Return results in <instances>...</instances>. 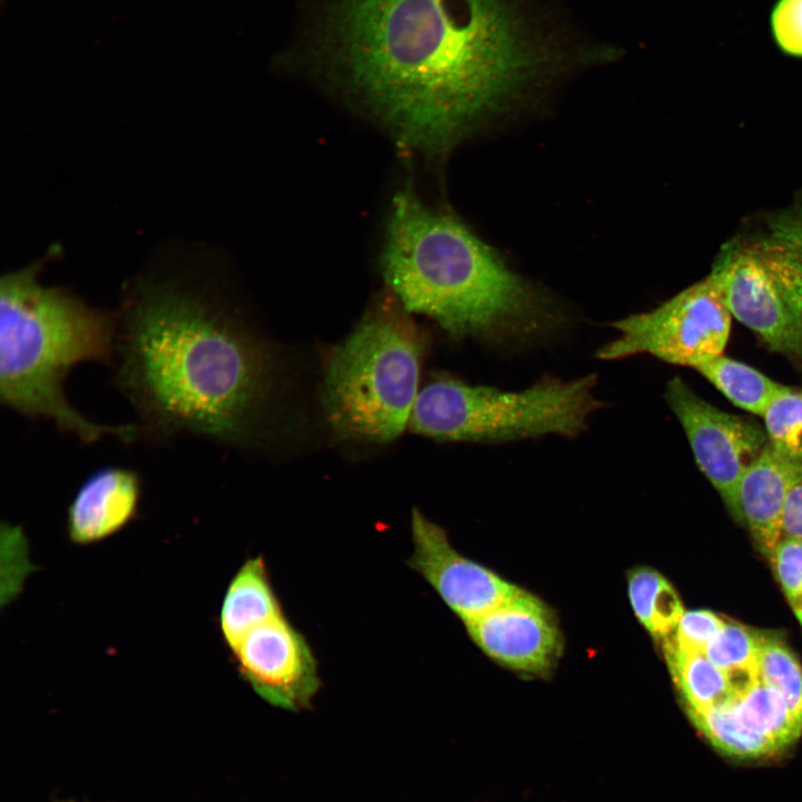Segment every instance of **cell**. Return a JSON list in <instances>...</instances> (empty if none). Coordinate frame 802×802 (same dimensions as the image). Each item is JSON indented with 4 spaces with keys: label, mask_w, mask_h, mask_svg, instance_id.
<instances>
[{
    "label": "cell",
    "mask_w": 802,
    "mask_h": 802,
    "mask_svg": "<svg viewBox=\"0 0 802 802\" xmlns=\"http://www.w3.org/2000/svg\"><path fill=\"white\" fill-rule=\"evenodd\" d=\"M316 53L399 144L444 156L538 67L503 0H326Z\"/></svg>",
    "instance_id": "cell-1"
},
{
    "label": "cell",
    "mask_w": 802,
    "mask_h": 802,
    "mask_svg": "<svg viewBox=\"0 0 802 802\" xmlns=\"http://www.w3.org/2000/svg\"><path fill=\"white\" fill-rule=\"evenodd\" d=\"M205 248L151 261L123 286L114 384L151 446L180 438L254 440L271 387L268 356L228 303Z\"/></svg>",
    "instance_id": "cell-2"
},
{
    "label": "cell",
    "mask_w": 802,
    "mask_h": 802,
    "mask_svg": "<svg viewBox=\"0 0 802 802\" xmlns=\"http://www.w3.org/2000/svg\"><path fill=\"white\" fill-rule=\"evenodd\" d=\"M381 263L402 307L456 339L526 343L560 321L541 291L459 218L428 206L409 187L392 199Z\"/></svg>",
    "instance_id": "cell-3"
},
{
    "label": "cell",
    "mask_w": 802,
    "mask_h": 802,
    "mask_svg": "<svg viewBox=\"0 0 802 802\" xmlns=\"http://www.w3.org/2000/svg\"><path fill=\"white\" fill-rule=\"evenodd\" d=\"M40 268L32 263L1 277V404L28 419L49 420L84 443L106 436L135 441L136 423L91 421L69 403L63 389L79 363L113 368L116 312L90 305L68 287L42 284Z\"/></svg>",
    "instance_id": "cell-4"
},
{
    "label": "cell",
    "mask_w": 802,
    "mask_h": 802,
    "mask_svg": "<svg viewBox=\"0 0 802 802\" xmlns=\"http://www.w3.org/2000/svg\"><path fill=\"white\" fill-rule=\"evenodd\" d=\"M404 312L401 304L383 297L333 350L322 402L338 433L382 443L410 424L423 345Z\"/></svg>",
    "instance_id": "cell-5"
},
{
    "label": "cell",
    "mask_w": 802,
    "mask_h": 802,
    "mask_svg": "<svg viewBox=\"0 0 802 802\" xmlns=\"http://www.w3.org/2000/svg\"><path fill=\"white\" fill-rule=\"evenodd\" d=\"M595 375L565 381L546 376L503 391L438 379L420 389L410 427L438 440L502 442L545 434L576 437L600 403Z\"/></svg>",
    "instance_id": "cell-6"
},
{
    "label": "cell",
    "mask_w": 802,
    "mask_h": 802,
    "mask_svg": "<svg viewBox=\"0 0 802 802\" xmlns=\"http://www.w3.org/2000/svg\"><path fill=\"white\" fill-rule=\"evenodd\" d=\"M731 315L773 351L802 362V260L783 241L737 237L712 271Z\"/></svg>",
    "instance_id": "cell-7"
},
{
    "label": "cell",
    "mask_w": 802,
    "mask_h": 802,
    "mask_svg": "<svg viewBox=\"0 0 802 802\" xmlns=\"http://www.w3.org/2000/svg\"><path fill=\"white\" fill-rule=\"evenodd\" d=\"M731 317L721 283L711 272L656 309L614 322L618 335L600 348L597 356L617 360L646 353L695 369L723 354Z\"/></svg>",
    "instance_id": "cell-8"
},
{
    "label": "cell",
    "mask_w": 802,
    "mask_h": 802,
    "mask_svg": "<svg viewBox=\"0 0 802 802\" xmlns=\"http://www.w3.org/2000/svg\"><path fill=\"white\" fill-rule=\"evenodd\" d=\"M665 398L686 434L697 467L736 517L737 488L767 444L765 430L712 405L678 376L667 382Z\"/></svg>",
    "instance_id": "cell-9"
},
{
    "label": "cell",
    "mask_w": 802,
    "mask_h": 802,
    "mask_svg": "<svg viewBox=\"0 0 802 802\" xmlns=\"http://www.w3.org/2000/svg\"><path fill=\"white\" fill-rule=\"evenodd\" d=\"M241 676L268 704L309 708L321 687L316 657L285 615L253 628L231 651Z\"/></svg>",
    "instance_id": "cell-10"
},
{
    "label": "cell",
    "mask_w": 802,
    "mask_h": 802,
    "mask_svg": "<svg viewBox=\"0 0 802 802\" xmlns=\"http://www.w3.org/2000/svg\"><path fill=\"white\" fill-rule=\"evenodd\" d=\"M413 552L408 566L419 574L464 623L500 605L519 587L458 552L443 528L419 509L411 512Z\"/></svg>",
    "instance_id": "cell-11"
},
{
    "label": "cell",
    "mask_w": 802,
    "mask_h": 802,
    "mask_svg": "<svg viewBox=\"0 0 802 802\" xmlns=\"http://www.w3.org/2000/svg\"><path fill=\"white\" fill-rule=\"evenodd\" d=\"M464 626L489 657L525 673L550 669L560 649V633L551 610L522 589Z\"/></svg>",
    "instance_id": "cell-12"
},
{
    "label": "cell",
    "mask_w": 802,
    "mask_h": 802,
    "mask_svg": "<svg viewBox=\"0 0 802 802\" xmlns=\"http://www.w3.org/2000/svg\"><path fill=\"white\" fill-rule=\"evenodd\" d=\"M141 477L128 467L106 466L80 485L67 510V532L74 544L102 540L124 528L136 516Z\"/></svg>",
    "instance_id": "cell-13"
},
{
    "label": "cell",
    "mask_w": 802,
    "mask_h": 802,
    "mask_svg": "<svg viewBox=\"0 0 802 802\" xmlns=\"http://www.w3.org/2000/svg\"><path fill=\"white\" fill-rule=\"evenodd\" d=\"M800 480L802 462L780 454L767 442L740 481L735 518L747 526L757 548L766 556L782 538L784 505Z\"/></svg>",
    "instance_id": "cell-14"
},
{
    "label": "cell",
    "mask_w": 802,
    "mask_h": 802,
    "mask_svg": "<svg viewBox=\"0 0 802 802\" xmlns=\"http://www.w3.org/2000/svg\"><path fill=\"white\" fill-rule=\"evenodd\" d=\"M284 615L262 555L246 559L224 594L219 627L233 651L253 628Z\"/></svg>",
    "instance_id": "cell-15"
},
{
    "label": "cell",
    "mask_w": 802,
    "mask_h": 802,
    "mask_svg": "<svg viewBox=\"0 0 802 802\" xmlns=\"http://www.w3.org/2000/svg\"><path fill=\"white\" fill-rule=\"evenodd\" d=\"M663 649L685 711L710 708L734 697L730 679L705 654L682 652L668 638Z\"/></svg>",
    "instance_id": "cell-16"
},
{
    "label": "cell",
    "mask_w": 802,
    "mask_h": 802,
    "mask_svg": "<svg viewBox=\"0 0 802 802\" xmlns=\"http://www.w3.org/2000/svg\"><path fill=\"white\" fill-rule=\"evenodd\" d=\"M733 404L755 415L763 417L771 403L788 391L759 370L723 354L695 368Z\"/></svg>",
    "instance_id": "cell-17"
},
{
    "label": "cell",
    "mask_w": 802,
    "mask_h": 802,
    "mask_svg": "<svg viewBox=\"0 0 802 802\" xmlns=\"http://www.w3.org/2000/svg\"><path fill=\"white\" fill-rule=\"evenodd\" d=\"M627 584L630 605L639 623L655 638L663 640L671 636L685 612L673 585L648 567L633 569Z\"/></svg>",
    "instance_id": "cell-18"
},
{
    "label": "cell",
    "mask_w": 802,
    "mask_h": 802,
    "mask_svg": "<svg viewBox=\"0 0 802 802\" xmlns=\"http://www.w3.org/2000/svg\"><path fill=\"white\" fill-rule=\"evenodd\" d=\"M764 634L737 623H724L705 655L730 679L734 695L759 679V655Z\"/></svg>",
    "instance_id": "cell-19"
},
{
    "label": "cell",
    "mask_w": 802,
    "mask_h": 802,
    "mask_svg": "<svg viewBox=\"0 0 802 802\" xmlns=\"http://www.w3.org/2000/svg\"><path fill=\"white\" fill-rule=\"evenodd\" d=\"M759 679L775 688L802 722V667L784 642L764 635L759 655Z\"/></svg>",
    "instance_id": "cell-20"
},
{
    "label": "cell",
    "mask_w": 802,
    "mask_h": 802,
    "mask_svg": "<svg viewBox=\"0 0 802 802\" xmlns=\"http://www.w3.org/2000/svg\"><path fill=\"white\" fill-rule=\"evenodd\" d=\"M762 418L769 444L780 454L802 462V391L790 388Z\"/></svg>",
    "instance_id": "cell-21"
},
{
    "label": "cell",
    "mask_w": 802,
    "mask_h": 802,
    "mask_svg": "<svg viewBox=\"0 0 802 802\" xmlns=\"http://www.w3.org/2000/svg\"><path fill=\"white\" fill-rule=\"evenodd\" d=\"M773 45L783 56L802 60V0H775L767 18Z\"/></svg>",
    "instance_id": "cell-22"
},
{
    "label": "cell",
    "mask_w": 802,
    "mask_h": 802,
    "mask_svg": "<svg viewBox=\"0 0 802 802\" xmlns=\"http://www.w3.org/2000/svg\"><path fill=\"white\" fill-rule=\"evenodd\" d=\"M793 610L802 607V539L782 537L767 556Z\"/></svg>",
    "instance_id": "cell-23"
},
{
    "label": "cell",
    "mask_w": 802,
    "mask_h": 802,
    "mask_svg": "<svg viewBox=\"0 0 802 802\" xmlns=\"http://www.w3.org/2000/svg\"><path fill=\"white\" fill-rule=\"evenodd\" d=\"M724 623L711 610H687L684 612L674 633L667 638L682 652L705 654L711 639Z\"/></svg>",
    "instance_id": "cell-24"
},
{
    "label": "cell",
    "mask_w": 802,
    "mask_h": 802,
    "mask_svg": "<svg viewBox=\"0 0 802 802\" xmlns=\"http://www.w3.org/2000/svg\"><path fill=\"white\" fill-rule=\"evenodd\" d=\"M770 233L788 244L802 260V197L766 218Z\"/></svg>",
    "instance_id": "cell-25"
},
{
    "label": "cell",
    "mask_w": 802,
    "mask_h": 802,
    "mask_svg": "<svg viewBox=\"0 0 802 802\" xmlns=\"http://www.w3.org/2000/svg\"><path fill=\"white\" fill-rule=\"evenodd\" d=\"M781 535L802 539V480L792 488L785 501Z\"/></svg>",
    "instance_id": "cell-26"
},
{
    "label": "cell",
    "mask_w": 802,
    "mask_h": 802,
    "mask_svg": "<svg viewBox=\"0 0 802 802\" xmlns=\"http://www.w3.org/2000/svg\"><path fill=\"white\" fill-rule=\"evenodd\" d=\"M794 614H795V616L798 617V619H799V622H800V624H801V626H802V607L799 608V609H796V610H794Z\"/></svg>",
    "instance_id": "cell-27"
}]
</instances>
